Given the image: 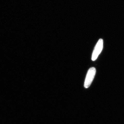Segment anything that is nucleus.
Here are the masks:
<instances>
[{"label": "nucleus", "mask_w": 124, "mask_h": 124, "mask_svg": "<svg viewBox=\"0 0 124 124\" xmlns=\"http://www.w3.org/2000/svg\"><path fill=\"white\" fill-rule=\"evenodd\" d=\"M103 48V40L102 39L99 40L96 44L93 51L92 56V60L95 61L97 59L99 55L101 53Z\"/></svg>", "instance_id": "2"}, {"label": "nucleus", "mask_w": 124, "mask_h": 124, "mask_svg": "<svg viewBox=\"0 0 124 124\" xmlns=\"http://www.w3.org/2000/svg\"><path fill=\"white\" fill-rule=\"evenodd\" d=\"M96 72V69L93 67L90 68L89 69L85 82L84 87L85 88H87L90 86L94 78Z\"/></svg>", "instance_id": "1"}]
</instances>
